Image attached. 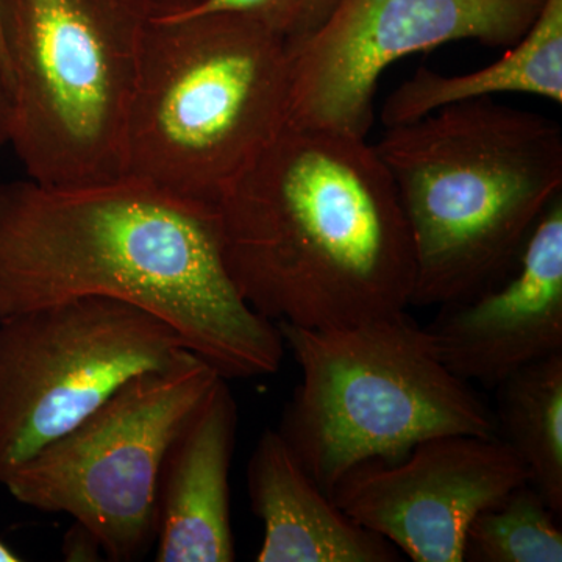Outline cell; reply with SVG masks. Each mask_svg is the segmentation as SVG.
<instances>
[{
    "label": "cell",
    "mask_w": 562,
    "mask_h": 562,
    "mask_svg": "<svg viewBox=\"0 0 562 562\" xmlns=\"http://www.w3.org/2000/svg\"><path fill=\"white\" fill-rule=\"evenodd\" d=\"M512 92L538 95L561 105L562 0H546L522 38L484 68L458 76L417 69L387 95L382 121L386 127H394L453 103Z\"/></svg>",
    "instance_id": "14"
},
{
    "label": "cell",
    "mask_w": 562,
    "mask_h": 562,
    "mask_svg": "<svg viewBox=\"0 0 562 562\" xmlns=\"http://www.w3.org/2000/svg\"><path fill=\"white\" fill-rule=\"evenodd\" d=\"M238 405L220 379L173 439L155 501L157 562H232L231 471Z\"/></svg>",
    "instance_id": "12"
},
{
    "label": "cell",
    "mask_w": 562,
    "mask_h": 562,
    "mask_svg": "<svg viewBox=\"0 0 562 562\" xmlns=\"http://www.w3.org/2000/svg\"><path fill=\"white\" fill-rule=\"evenodd\" d=\"M373 147L412 235V305H450L497 286L562 194L561 125L492 99L386 127Z\"/></svg>",
    "instance_id": "3"
},
{
    "label": "cell",
    "mask_w": 562,
    "mask_h": 562,
    "mask_svg": "<svg viewBox=\"0 0 562 562\" xmlns=\"http://www.w3.org/2000/svg\"><path fill=\"white\" fill-rule=\"evenodd\" d=\"M80 297L155 314L228 382L272 375L286 353L228 277L216 206L125 176L0 184V321Z\"/></svg>",
    "instance_id": "1"
},
{
    "label": "cell",
    "mask_w": 562,
    "mask_h": 562,
    "mask_svg": "<svg viewBox=\"0 0 562 562\" xmlns=\"http://www.w3.org/2000/svg\"><path fill=\"white\" fill-rule=\"evenodd\" d=\"M276 325L301 368L277 431L328 495L350 469L402 460L436 436H497L494 409L406 310L344 327Z\"/></svg>",
    "instance_id": "5"
},
{
    "label": "cell",
    "mask_w": 562,
    "mask_h": 562,
    "mask_svg": "<svg viewBox=\"0 0 562 562\" xmlns=\"http://www.w3.org/2000/svg\"><path fill=\"white\" fill-rule=\"evenodd\" d=\"M546 0H339L286 46L288 125L368 139L376 85L392 63L458 41L512 47Z\"/></svg>",
    "instance_id": "9"
},
{
    "label": "cell",
    "mask_w": 562,
    "mask_h": 562,
    "mask_svg": "<svg viewBox=\"0 0 562 562\" xmlns=\"http://www.w3.org/2000/svg\"><path fill=\"white\" fill-rule=\"evenodd\" d=\"M13 127V90L5 63L0 58V155L9 146Z\"/></svg>",
    "instance_id": "19"
},
{
    "label": "cell",
    "mask_w": 562,
    "mask_h": 562,
    "mask_svg": "<svg viewBox=\"0 0 562 562\" xmlns=\"http://www.w3.org/2000/svg\"><path fill=\"white\" fill-rule=\"evenodd\" d=\"M183 349L168 322L116 299H74L0 321V484L133 376Z\"/></svg>",
    "instance_id": "8"
},
{
    "label": "cell",
    "mask_w": 562,
    "mask_h": 562,
    "mask_svg": "<svg viewBox=\"0 0 562 562\" xmlns=\"http://www.w3.org/2000/svg\"><path fill=\"white\" fill-rule=\"evenodd\" d=\"M21 554L16 550L11 549L9 543L0 539V562H20Z\"/></svg>",
    "instance_id": "20"
},
{
    "label": "cell",
    "mask_w": 562,
    "mask_h": 562,
    "mask_svg": "<svg viewBox=\"0 0 562 562\" xmlns=\"http://www.w3.org/2000/svg\"><path fill=\"white\" fill-rule=\"evenodd\" d=\"M216 213L228 277L273 324L344 327L412 305V235L368 139L286 124Z\"/></svg>",
    "instance_id": "2"
},
{
    "label": "cell",
    "mask_w": 562,
    "mask_h": 562,
    "mask_svg": "<svg viewBox=\"0 0 562 562\" xmlns=\"http://www.w3.org/2000/svg\"><path fill=\"white\" fill-rule=\"evenodd\" d=\"M560 519L541 492L525 483L472 520L464 561L561 562Z\"/></svg>",
    "instance_id": "16"
},
{
    "label": "cell",
    "mask_w": 562,
    "mask_h": 562,
    "mask_svg": "<svg viewBox=\"0 0 562 562\" xmlns=\"http://www.w3.org/2000/svg\"><path fill=\"white\" fill-rule=\"evenodd\" d=\"M63 554L68 561H101L106 560L101 542L83 525L74 522L63 542Z\"/></svg>",
    "instance_id": "18"
},
{
    "label": "cell",
    "mask_w": 562,
    "mask_h": 562,
    "mask_svg": "<svg viewBox=\"0 0 562 562\" xmlns=\"http://www.w3.org/2000/svg\"><path fill=\"white\" fill-rule=\"evenodd\" d=\"M497 436L530 472V483L562 513V351L531 362L495 386Z\"/></svg>",
    "instance_id": "15"
},
{
    "label": "cell",
    "mask_w": 562,
    "mask_h": 562,
    "mask_svg": "<svg viewBox=\"0 0 562 562\" xmlns=\"http://www.w3.org/2000/svg\"><path fill=\"white\" fill-rule=\"evenodd\" d=\"M151 0H0L10 146L29 179L124 177L122 144Z\"/></svg>",
    "instance_id": "6"
},
{
    "label": "cell",
    "mask_w": 562,
    "mask_h": 562,
    "mask_svg": "<svg viewBox=\"0 0 562 562\" xmlns=\"http://www.w3.org/2000/svg\"><path fill=\"white\" fill-rule=\"evenodd\" d=\"M525 483L527 465L498 436L446 435L350 469L331 498L413 561L462 562L472 520Z\"/></svg>",
    "instance_id": "10"
},
{
    "label": "cell",
    "mask_w": 562,
    "mask_h": 562,
    "mask_svg": "<svg viewBox=\"0 0 562 562\" xmlns=\"http://www.w3.org/2000/svg\"><path fill=\"white\" fill-rule=\"evenodd\" d=\"M251 512L261 520L258 562H395L392 543L350 519L302 468L277 430L247 465Z\"/></svg>",
    "instance_id": "13"
},
{
    "label": "cell",
    "mask_w": 562,
    "mask_h": 562,
    "mask_svg": "<svg viewBox=\"0 0 562 562\" xmlns=\"http://www.w3.org/2000/svg\"><path fill=\"white\" fill-rule=\"evenodd\" d=\"M425 330L454 375L486 387L561 353L562 194L536 224L512 276L469 301L441 306Z\"/></svg>",
    "instance_id": "11"
},
{
    "label": "cell",
    "mask_w": 562,
    "mask_h": 562,
    "mask_svg": "<svg viewBox=\"0 0 562 562\" xmlns=\"http://www.w3.org/2000/svg\"><path fill=\"white\" fill-rule=\"evenodd\" d=\"M338 3L339 0H198L194 9L244 14L290 46L319 31Z\"/></svg>",
    "instance_id": "17"
},
{
    "label": "cell",
    "mask_w": 562,
    "mask_h": 562,
    "mask_svg": "<svg viewBox=\"0 0 562 562\" xmlns=\"http://www.w3.org/2000/svg\"><path fill=\"white\" fill-rule=\"evenodd\" d=\"M0 58H2L3 63H5V66H7L5 54H3L2 40H0ZM7 69H9V66H7ZM9 72H10V70H9Z\"/></svg>",
    "instance_id": "21"
},
{
    "label": "cell",
    "mask_w": 562,
    "mask_h": 562,
    "mask_svg": "<svg viewBox=\"0 0 562 562\" xmlns=\"http://www.w3.org/2000/svg\"><path fill=\"white\" fill-rule=\"evenodd\" d=\"M220 379L209 361L180 350L162 368L128 380L2 486L29 508L68 514L98 538L106 560H138L155 539L158 479L169 447Z\"/></svg>",
    "instance_id": "7"
},
{
    "label": "cell",
    "mask_w": 562,
    "mask_h": 562,
    "mask_svg": "<svg viewBox=\"0 0 562 562\" xmlns=\"http://www.w3.org/2000/svg\"><path fill=\"white\" fill-rule=\"evenodd\" d=\"M195 2L151 0L122 173L216 206L288 124L290 65L283 41L258 22Z\"/></svg>",
    "instance_id": "4"
}]
</instances>
